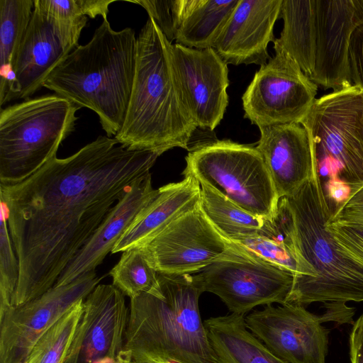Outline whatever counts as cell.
Segmentation results:
<instances>
[{"label":"cell","instance_id":"cell-1","mask_svg":"<svg viewBox=\"0 0 363 363\" xmlns=\"http://www.w3.org/2000/svg\"><path fill=\"white\" fill-rule=\"evenodd\" d=\"M159 156L100 135L67 157H53L22 182L0 184L19 263L13 306L55 284L116 204L150 174Z\"/></svg>","mask_w":363,"mask_h":363},{"label":"cell","instance_id":"cell-2","mask_svg":"<svg viewBox=\"0 0 363 363\" xmlns=\"http://www.w3.org/2000/svg\"><path fill=\"white\" fill-rule=\"evenodd\" d=\"M154 290L130 299L121 363H221L202 321L194 276L158 273Z\"/></svg>","mask_w":363,"mask_h":363},{"label":"cell","instance_id":"cell-3","mask_svg":"<svg viewBox=\"0 0 363 363\" xmlns=\"http://www.w3.org/2000/svg\"><path fill=\"white\" fill-rule=\"evenodd\" d=\"M294 219V243L299 273L285 304L363 301V264L350 256L325 228L333 213L313 154L308 180L286 197Z\"/></svg>","mask_w":363,"mask_h":363},{"label":"cell","instance_id":"cell-4","mask_svg":"<svg viewBox=\"0 0 363 363\" xmlns=\"http://www.w3.org/2000/svg\"><path fill=\"white\" fill-rule=\"evenodd\" d=\"M169 43L149 17L137 38L130 96L123 125L114 137L129 150L160 155L174 147L189 150L197 125L177 87Z\"/></svg>","mask_w":363,"mask_h":363},{"label":"cell","instance_id":"cell-5","mask_svg":"<svg viewBox=\"0 0 363 363\" xmlns=\"http://www.w3.org/2000/svg\"><path fill=\"white\" fill-rule=\"evenodd\" d=\"M136 43L133 28L116 31L104 19L89 43L76 47L52 71L43 87L92 110L106 136H116L130 96Z\"/></svg>","mask_w":363,"mask_h":363},{"label":"cell","instance_id":"cell-6","mask_svg":"<svg viewBox=\"0 0 363 363\" xmlns=\"http://www.w3.org/2000/svg\"><path fill=\"white\" fill-rule=\"evenodd\" d=\"M80 108L56 94L1 108L0 184L22 182L57 157L74 130Z\"/></svg>","mask_w":363,"mask_h":363},{"label":"cell","instance_id":"cell-7","mask_svg":"<svg viewBox=\"0 0 363 363\" xmlns=\"http://www.w3.org/2000/svg\"><path fill=\"white\" fill-rule=\"evenodd\" d=\"M185 160L184 176L194 177L257 217L274 215L279 199L256 147L230 140H207L194 145Z\"/></svg>","mask_w":363,"mask_h":363},{"label":"cell","instance_id":"cell-8","mask_svg":"<svg viewBox=\"0 0 363 363\" xmlns=\"http://www.w3.org/2000/svg\"><path fill=\"white\" fill-rule=\"evenodd\" d=\"M318 166H335L353 191L363 185V89L350 85L316 99L301 121Z\"/></svg>","mask_w":363,"mask_h":363},{"label":"cell","instance_id":"cell-9","mask_svg":"<svg viewBox=\"0 0 363 363\" xmlns=\"http://www.w3.org/2000/svg\"><path fill=\"white\" fill-rule=\"evenodd\" d=\"M194 276L203 293L214 294L232 313L244 315L257 306L285 304L294 282L291 272L244 248Z\"/></svg>","mask_w":363,"mask_h":363},{"label":"cell","instance_id":"cell-10","mask_svg":"<svg viewBox=\"0 0 363 363\" xmlns=\"http://www.w3.org/2000/svg\"><path fill=\"white\" fill-rule=\"evenodd\" d=\"M141 247L158 273L192 274L239 254L207 218L199 201Z\"/></svg>","mask_w":363,"mask_h":363},{"label":"cell","instance_id":"cell-11","mask_svg":"<svg viewBox=\"0 0 363 363\" xmlns=\"http://www.w3.org/2000/svg\"><path fill=\"white\" fill-rule=\"evenodd\" d=\"M318 85L286 54L275 52L260 67L242 96L244 117L258 128L300 123Z\"/></svg>","mask_w":363,"mask_h":363},{"label":"cell","instance_id":"cell-12","mask_svg":"<svg viewBox=\"0 0 363 363\" xmlns=\"http://www.w3.org/2000/svg\"><path fill=\"white\" fill-rule=\"evenodd\" d=\"M96 270L54 285L41 296L0 316V363H24L37 340L99 284Z\"/></svg>","mask_w":363,"mask_h":363},{"label":"cell","instance_id":"cell-13","mask_svg":"<svg viewBox=\"0 0 363 363\" xmlns=\"http://www.w3.org/2000/svg\"><path fill=\"white\" fill-rule=\"evenodd\" d=\"M169 56L182 100L197 125L213 130L228 105V64L214 48H191L170 43Z\"/></svg>","mask_w":363,"mask_h":363},{"label":"cell","instance_id":"cell-14","mask_svg":"<svg viewBox=\"0 0 363 363\" xmlns=\"http://www.w3.org/2000/svg\"><path fill=\"white\" fill-rule=\"evenodd\" d=\"M247 328L286 363H325L329 330L304 306H266L245 317Z\"/></svg>","mask_w":363,"mask_h":363},{"label":"cell","instance_id":"cell-15","mask_svg":"<svg viewBox=\"0 0 363 363\" xmlns=\"http://www.w3.org/2000/svg\"><path fill=\"white\" fill-rule=\"evenodd\" d=\"M128 316L123 293L98 284L84 301L64 363H121Z\"/></svg>","mask_w":363,"mask_h":363},{"label":"cell","instance_id":"cell-16","mask_svg":"<svg viewBox=\"0 0 363 363\" xmlns=\"http://www.w3.org/2000/svg\"><path fill=\"white\" fill-rule=\"evenodd\" d=\"M363 23L360 0H315V64L310 79L337 91L351 84L348 51L352 35Z\"/></svg>","mask_w":363,"mask_h":363},{"label":"cell","instance_id":"cell-17","mask_svg":"<svg viewBox=\"0 0 363 363\" xmlns=\"http://www.w3.org/2000/svg\"><path fill=\"white\" fill-rule=\"evenodd\" d=\"M282 0H240L214 49L228 65L255 64L270 59L267 45L275 40L274 26Z\"/></svg>","mask_w":363,"mask_h":363},{"label":"cell","instance_id":"cell-18","mask_svg":"<svg viewBox=\"0 0 363 363\" xmlns=\"http://www.w3.org/2000/svg\"><path fill=\"white\" fill-rule=\"evenodd\" d=\"M256 148L262 155L279 199L295 194L310 178L313 152L300 123L259 128Z\"/></svg>","mask_w":363,"mask_h":363},{"label":"cell","instance_id":"cell-19","mask_svg":"<svg viewBox=\"0 0 363 363\" xmlns=\"http://www.w3.org/2000/svg\"><path fill=\"white\" fill-rule=\"evenodd\" d=\"M157 192L158 189L152 187L151 174L135 183L68 264L55 285L68 284L83 274L94 271Z\"/></svg>","mask_w":363,"mask_h":363},{"label":"cell","instance_id":"cell-20","mask_svg":"<svg viewBox=\"0 0 363 363\" xmlns=\"http://www.w3.org/2000/svg\"><path fill=\"white\" fill-rule=\"evenodd\" d=\"M73 50L48 19L33 9L15 65L17 99H30Z\"/></svg>","mask_w":363,"mask_h":363},{"label":"cell","instance_id":"cell-21","mask_svg":"<svg viewBox=\"0 0 363 363\" xmlns=\"http://www.w3.org/2000/svg\"><path fill=\"white\" fill-rule=\"evenodd\" d=\"M201 185L191 175L158 189L155 199L115 244L111 253L144 245L200 200Z\"/></svg>","mask_w":363,"mask_h":363},{"label":"cell","instance_id":"cell-22","mask_svg":"<svg viewBox=\"0 0 363 363\" xmlns=\"http://www.w3.org/2000/svg\"><path fill=\"white\" fill-rule=\"evenodd\" d=\"M240 0H179L175 43L214 48Z\"/></svg>","mask_w":363,"mask_h":363},{"label":"cell","instance_id":"cell-23","mask_svg":"<svg viewBox=\"0 0 363 363\" xmlns=\"http://www.w3.org/2000/svg\"><path fill=\"white\" fill-rule=\"evenodd\" d=\"M245 317L231 313L203 321L211 345L221 363H286L247 328Z\"/></svg>","mask_w":363,"mask_h":363},{"label":"cell","instance_id":"cell-24","mask_svg":"<svg viewBox=\"0 0 363 363\" xmlns=\"http://www.w3.org/2000/svg\"><path fill=\"white\" fill-rule=\"evenodd\" d=\"M279 17L284 26L274 50L288 55L310 79L315 64V0H282Z\"/></svg>","mask_w":363,"mask_h":363},{"label":"cell","instance_id":"cell-25","mask_svg":"<svg viewBox=\"0 0 363 363\" xmlns=\"http://www.w3.org/2000/svg\"><path fill=\"white\" fill-rule=\"evenodd\" d=\"M34 0H0V108L18 99L17 55L31 18Z\"/></svg>","mask_w":363,"mask_h":363},{"label":"cell","instance_id":"cell-26","mask_svg":"<svg viewBox=\"0 0 363 363\" xmlns=\"http://www.w3.org/2000/svg\"><path fill=\"white\" fill-rule=\"evenodd\" d=\"M200 204L214 226L230 240L257 234L264 218L241 208L213 187L200 184Z\"/></svg>","mask_w":363,"mask_h":363},{"label":"cell","instance_id":"cell-27","mask_svg":"<svg viewBox=\"0 0 363 363\" xmlns=\"http://www.w3.org/2000/svg\"><path fill=\"white\" fill-rule=\"evenodd\" d=\"M84 301L74 304L37 340L24 363H64L83 313Z\"/></svg>","mask_w":363,"mask_h":363},{"label":"cell","instance_id":"cell-28","mask_svg":"<svg viewBox=\"0 0 363 363\" xmlns=\"http://www.w3.org/2000/svg\"><path fill=\"white\" fill-rule=\"evenodd\" d=\"M113 285L130 299L150 292L159 285L158 272L141 247L125 250L110 270Z\"/></svg>","mask_w":363,"mask_h":363},{"label":"cell","instance_id":"cell-29","mask_svg":"<svg viewBox=\"0 0 363 363\" xmlns=\"http://www.w3.org/2000/svg\"><path fill=\"white\" fill-rule=\"evenodd\" d=\"M33 9L48 19L67 44L73 49L79 45V38L88 20L79 0H34Z\"/></svg>","mask_w":363,"mask_h":363},{"label":"cell","instance_id":"cell-30","mask_svg":"<svg viewBox=\"0 0 363 363\" xmlns=\"http://www.w3.org/2000/svg\"><path fill=\"white\" fill-rule=\"evenodd\" d=\"M0 316L13 307L19 278V263L10 235L5 211L1 206Z\"/></svg>","mask_w":363,"mask_h":363},{"label":"cell","instance_id":"cell-31","mask_svg":"<svg viewBox=\"0 0 363 363\" xmlns=\"http://www.w3.org/2000/svg\"><path fill=\"white\" fill-rule=\"evenodd\" d=\"M230 241L254 253L263 260L291 272L294 277L299 273L298 264L295 255L285 247L269 239L255 234Z\"/></svg>","mask_w":363,"mask_h":363},{"label":"cell","instance_id":"cell-32","mask_svg":"<svg viewBox=\"0 0 363 363\" xmlns=\"http://www.w3.org/2000/svg\"><path fill=\"white\" fill-rule=\"evenodd\" d=\"M130 2L143 7L158 26L167 39L175 40L179 0H136Z\"/></svg>","mask_w":363,"mask_h":363},{"label":"cell","instance_id":"cell-33","mask_svg":"<svg viewBox=\"0 0 363 363\" xmlns=\"http://www.w3.org/2000/svg\"><path fill=\"white\" fill-rule=\"evenodd\" d=\"M330 219L325 228L350 256L363 264V226L337 224Z\"/></svg>","mask_w":363,"mask_h":363},{"label":"cell","instance_id":"cell-34","mask_svg":"<svg viewBox=\"0 0 363 363\" xmlns=\"http://www.w3.org/2000/svg\"><path fill=\"white\" fill-rule=\"evenodd\" d=\"M330 221L340 225L363 226V185L350 192L333 213Z\"/></svg>","mask_w":363,"mask_h":363},{"label":"cell","instance_id":"cell-35","mask_svg":"<svg viewBox=\"0 0 363 363\" xmlns=\"http://www.w3.org/2000/svg\"><path fill=\"white\" fill-rule=\"evenodd\" d=\"M348 68L351 84L363 89V23L357 26L352 35Z\"/></svg>","mask_w":363,"mask_h":363},{"label":"cell","instance_id":"cell-36","mask_svg":"<svg viewBox=\"0 0 363 363\" xmlns=\"http://www.w3.org/2000/svg\"><path fill=\"white\" fill-rule=\"evenodd\" d=\"M326 308V312L320 315L322 323L329 320H334L340 323H352V317L354 310L349 308L345 302L333 301L323 303Z\"/></svg>","mask_w":363,"mask_h":363},{"label":"cell","instance_id":"cell-37","mask_svg":"<svg viewBox=\"0 0 363 363\" xmlns=\"http://www.w3.org/2000/svg\"><path fill=\"white\" fill-rule=\"evenodd\" d=\"M352 363H363V314L354 323L350 338Z\"/></svg>","mask_w":363,"mask_h":363},{"label":"cell","instance_id":"cell-38","mask_svg":"<svg viewBox=\"0 0 363 363\" xmlns=\"http://www.w3.org/2000/svg\"><path fill=\"white\" fill-rule=\"evenodd\" d=\"M114 1V0H79L84 16L94 18L99 15L103 17V20L107 19L108 6Z\"/></svg>","mask_w":363,"mask_h":363},{"label":"cell","instance_id":"cell-39","mask_svg":"<svg viewBox=\"0 0 363 363\" xmlns=\"http://www.w3.org/2000/svg\"><path fill=\"white\" fill-rule=\"evenodd\" d=\"M154 363H174V362H154Z\"/></svg>","mask_w":363,"mask_h":363},{"label":"cell","instance_id":"cell-40","mask_svg":"<svg viewBox=\"0 0 363 363\" xmlns=\"http://www.w3.org/2000/svg\"><path fill=\"white\" fill-rule=\"evenodd\" d=\"M360 3H361V6H362V7L363 9V0H360Z\"/></svg>","mask_w":363,"mask_h":363}]
</instances>
